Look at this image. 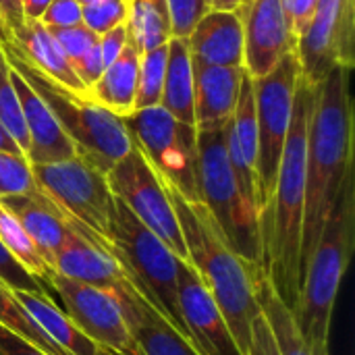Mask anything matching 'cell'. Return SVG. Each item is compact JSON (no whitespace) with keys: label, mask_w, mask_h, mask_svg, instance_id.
<instances>
[{"label":"cell","mask_w":355,"mask_h":355,"mask_svg":"<svg viewBox=\"0 0 355 355\" xmlns=\"http://www.w3.org/2000/svg\"><path fill=\"white\" fill-rule=\"evenodd\" d=\"M316 87L302 77L295 87L293 116L283 146L275 193L260 220L264 245V275L291 310H297L302 291V231L306 202V154Z\"/></svg>","instance_id":"cell-1"},{"label":"cell","mask_w":355,"mask_h":355,"mask_svg":"<svg viewBox=\"0 0 355 355\" xmlns=\"http://www.w3.org/2000/svg\"><path fill=\"white\" fill-rule=\"evenodd\" d=\"M349 69H333L316 87L308 131L302 277L343 185L354 177V106Z\"/></svg>","instance_id":"cell-2"},{"label":"cell","mask_w":355,"mask_h":355,"mask_svg":"<svg viewBox=\"0 0 355 355\" xmlns=\"http://www.w3.org/2000/svg\"><path fill=\"white\" fill-rule=\"evenodd\" d=\"M183 233L187 264L212 295L237 347L248 355L252 324L262 314L258 302V283L264 277L241 260L227 243L223 231L202 202H189L166 187Z\"/></svg>","instance_id":"cell-3"},{"label":"cell","mask_w":355,"mask_h":355,"mask_svg":"<svg viewBox=\"0 0 355 355\" xmlns=\"http://www.w3.org/2000/svg\"><path fill=\"white\" fill-rule=\"evenodd\" d=\"M354 237L355 189L352 177L329 212L320 237L306 262L300 302L293 312L302 337L312 347H329L333 310L354 254Z\"/></svg>","instance_id":"cell-4"},{"label":"cell","mask_w":355,"mask_h":355,"mask_svg":"<svg viewBox=\"0 0 355 355\" xmlns=\"http://www.w3.org/2000/svg\"><path fill=\"white\" fill-rule=\"evenodd\" d=\"M8 64L44 100L60 129L73 141L77 156L85 158L102 173H108L133 148L121 116L108 112L85 96L73 94L31 67L10 44H2Z\"/></svg>","instance_id":"cell-5"},{"label":"cell","mask_w":355,"mask_h":355,"mask_svg":"<svg viewBox=\"0 0 355 355\" xmlns=\"http://www.w3.org/2000/svg\"><path fill=\"white\" fill-rule=\"evenodd\" d=\"M198 198L233 252L254 270L264 275L260 214L243 200L231 171L227 156V125L198 131Z\"/></svg>","instance_id":"cell-6"},{"label":"cell","mask_w":355,"mask_h":355,"mask_svg":"<svg viewBox=\"0 0 355 355\" xmlns=\"http://www.w3.org/2000/svg\"><path fill=\"white\" fill-rule=\"evenodd\" d=\"M110 252L123 266L133 289L189 343V333L179 310L177 295V264L179 258L146 229L129 208L116 198Z\"/></svg>","instance_id":"cell-7"},{"label":"cell","mask_w":355,"mask_h":355,"mask_svg":"<svg viewBox=\"0 0 355 355\" xmlns=\"http://www.w3.org/2000/svg\"><path fill=\"white\" fill-rule=\"evenodd\" d=\"M35 187L52 200L64 216L85 235L110 250L116 198L106 173L81 156L62 162L31 166Z\"/></svg>","instance_id":"cell-8"},{"label":"cell","mask_w":355,"mask_h":355,"mask_svg":"<svg viewBox=\"0 0 355 355\" xmlns=\"http://www.w3.org/2000/svg\"><path fill=\"white\" fill-rule=\"evenodd\" d=\"M131 144L162 183L189 202L198 198V129L179 123L162 106H150L123 119Z\"/></svg>","instance_id":"cell-9"},{"label":"cell","mask_w":355,"mask_h":355,"mask_svg":"<svg viewBox=\"0 0 355 355\" xmlns=\"http://www.w3.org/2000/svg\"><path fill=\"white\" fill-rule=\"evenodd\" d=\"M300 81V62L297 54L289 52L279 60V64L264 77L254 79V94H256V123H258V212L260 220L266 214L279 162L283 154V146L289 133L291 116H293V102H295V87Z\"/></svg>","instance_id":"cell-10"},{"label":"cell","mask_w":355,"mask_h":355,"mask_svg":"<svg viewBox=\"0 0 355 355\" xmlns=\"http://www.w3.org/2000/svg\"><path fill=\"white\" fill-rule=\"evenodd\" d=\"M106 179L114 198H119L146 229L162 239L179 260L187 262L183 233L168 189L135 146L106 173Z\"/></svg>","instance_id":"cell-11"},{"label":"cell","mask_w":355,"mask_h":355,"mask_svg":"<svg viewBox=\"0 0 355 355\" xmlns=\"http://www.w3.org/2000/svg\"><path fill=\"white\" fill-rule=\"evenodd\" d=\"M48 283L60 304L58 308L98 347L112 355H144L112 291L71 281L56 272H52Z\"/></svg>","instance_id":"cell-12"},{"label":"cell","mask_w":355,"mask_h":355,"mask_svg":"<svg viewBox=\"0 0 355 355\" xmlns=\"http://www.w3.org/2000/svg\"><path fill=\"white\" fill-rule=\"evenodd\" d=\"M300 77L318 87L333 69H354L355 0H318L308 29L295 46Z\"/></svg>","instance_id":"cell-13"},{"label":"cell","mask_w":355,"mask_h":355,"mask_svg":"<svg viewBox=\"0 0 355 355\" xmlns=\"http://www.w3.org/2000/svg\"><path fill=\"white\" fill-rule=\"evenodd\" d=\"M243 67L252 79L268 75L283 56L295 52L297 40L289 29L281 0H241Z\"/></svg>","instance_id":"cell-14"},{"label":"cell","mask_w":355,"mask_h":355,"mask_svg":"<svg viewBox=\"0 0 355 355\" xmlns=\"http://www.w3.org/2000/svg\"><path fill=\"white\" fill-rule=\"evenodd\" d=\"M177 295L191 345L200 355H243L212 295L198 272L183 260L177 264Z\"/></svg>","instance_id":"cell-15"},{"label":"cell","mask_w":355,"mask_h":355,"mask_svg":"<svg viewBox=\"0 0 355 355\" xmlns=\"http://www.w3.org/2000/svg\"><path fill=\"white\" fill-rule=\"evenodd\" d=\"M227 156L243 200L258 210V123L254 79L248 75L241 81L235 110L227 123ZM260 214V212H258Z\"/></svg>","instance_id":"cell-16"},{"label":"cell","mask_w":355,"mask_h":355,"mask_svg":"<svg viewBox=\"0 0 355 355\" xmlns=\"http://www.w3.org/2000/svg\"><path fill=\"white\" fill-rule=\"evenodd\" d=\"M52 272L108 291H114L129 281L112 252L94 237L85 235L71 220L67 239L54 258Z\"/></svg>","instance_id":"cell-17"},{"label":"cell","mask_w":355,"mask_h":355,"mask_svg":"<svg viewBox=\"0 0 355 355\" xmlns=\"http://www.w3.org/2000/svg\"><path fill=\"white\" fill-rule=\"evenodd\" d=\"M10 79H12V85L21 104L23 121H25L27 135H29V148L25 154L29 164L31 166L52 164V162H62V160L77 156L73 141L60 129L50 108L12 67H10Z\"/></svg>","instance_id":"cell-18"},{"label":"cell","mask_w":355,"mask_h":355,"mask_svg":"<svg viewBox=\"0 0 355 355\" xmlns=\"http://www.w3.org/2000/svg\"><path fill=\"white\" fill-rule=\"evenodd\" d=\"M193 67V112L196 129H220L229 123L245 67H218L191 58Z\"/></svg>","instance_id":"cell-19"},{"label":"cell","mask_w":355,"mask_h":355,"mask_svg":"<svg viewBox=\"0 0 355 355\" xmlns=\"http://www.w3.org/2000/svg\"><path fill=\"white\" fill-rule=\"evenodd\" d=\"M123 308L129 331L144 355H200L127 281L112 291Z\"/></svg>","instance_id":"cell-20"},{"label":"cell","mask_w":355,"mask_h":355,"mask_svg":"<svg viewBox=\"0 0 355 355\" xmlns=\"http://www.w3.org/2000/svg\"><path fill=\"white\" fill-rule=\"evenodd\" d=\"M0 206L19 220V225L37 248L40 256L52 270L54 258L62 248L69 231V218L64 216V212L40 189L25 196L2 198Z\"/></svg>","instance_id":"cell-21"},{"label":"cell","mask_w":355,"mask_h":355,"mask_svg":"<svg viewBox=\"0 0 355 355\" xmlns=\"http://www.w3.org/2000/svg\"><path fill=\"white\" fill-rule=\"evenodd\" d=\"M193 60L243 67V23L237 10H208L185 37Z\"/></svg>","instance_id":"cell-22"},{"label":"cell","mask_w":355,"mask_h":355,"mask_svg":"<svg viewBox=\"0 0 355 355\" xmlns=\"http://www.w3.org/2000/svg\"><path fill=\"white\" fill-rule=\"evenodd\" d=\"M8 44L42 75H46L48 79H52L54 83L62 85L73 94L87 98V89L79 81L69 56L54 40L50 29L44 27L40 21H25L12 33V42Z\"/></svg>","instance_id":"cell-23"},{"label":"cell","mask_w":355,"mask_h":355,"mask_svg":"<svg viewBox=\"0 0 355 355\" xmlns=\"http://www.w3.org/2000/svg\"><path fill=\"white\" fill-rule=\"evenodd\" d=\"M139 58L141 50L133 44L131 37H127V44L116 60L110 62L87 89V98L121 119L135 112Z\"/></svg>","instance_id":"cell-24"},{"label":"cell","mask_w":355,"mask_h":355,"mask_svg":"<svg viewBox=\"0 0 355 355\" xmlns=\"http://www.w3.org/2000/svg\"><path fill=\"white\" fill-rule=\"evenodd\" d=\"M12 295L17 304L23 308V312L60 352H64L67 355L98 354L100 347L92 339H87L52 300L25 291H12Z\"/></svg>","instance_id":"cell-25"},{"label":"cell","mask_w":355,"mask_h":355,"mask_svg":"<svg viewBox=\"0 0 355 355\" xmlns=\"http://www.w3.org/2000/svg\"><path fill=\"white\" fill-rule=\"evenodd\" d=\"M160 106L179 123L196 127L193 67H191V54L185 37L168 40V56H166V73H164Z\"/></svg>","instance_id":"cell-26"},{"label":"cell","mask_w":355,"mask_h":355,"mask_svg":"<svg viewBox=\"0 0 355 355\" xmlns=\"http://www.w3.org/2000/svg\"><path fill=\"white\" fill-rule=\"evenodd\" d=\"M258 302L260 310L275 335L281 355H329V347H312L302 337L293 312L279 300L268 279L262 277L258 283Z\"/></svg>","instance_id":"cell-27"},{"label":"cell","mask_w":355,"mask_h":355,"mask_svg":"<svg viewBox=\"0 0 355 355\" xmlns=\"http://www.w3.org/2000/svg\"><path fill=\"white\" fill-rule=\"evenodd\" d=\"M127 4L129 37L141 52L158 48L173 37L166 0H127Z\"/></svg>","instance_id":"cell-28"},{"label":"cell","mask_w":355,"mask_h":355,"mask_svg":"<svg viewBox=\"0 0 355 355\" xmlns=\"http://www.w3.org/2000/svg\"><path fill=\"white\" fill-rule=\"evenodd\" d=\"M0 243L31 277H35L37 281H42L44 285L50 287V283H48L52 277L50 266L44 262V258L40 256V252L33 245V241L29 239V235L19 225V220L2 206H0Z\"/></svg>","instance_id":"cell-29"},{"label":"cell","mask_w":355,"mask_h":355,"mask_svg":"<svg viewBox=\"0 0 355 355\" xmlns=\"http://www.w3.org/2000/svg\"><path fill=\"white\" fill-rule=\"evenodd\" d=\"M0 327H4L6 331H10L12 335L21 337L23 341L35 345L37 349H42L48 355H67L60 352L40 329L37 324L23 312V308L17 304L12 291L0 281Z\"/></svg>","instance_id":"cell-30"},{"label":"cell","mask_w":355,"mask_h":355,"mask_svg":"<svg viewBox=\"0 0 355 355\" xmlns=\"http://www.w3.org/2000/svg\"><path fill=\"white\" fill-rule=\"evenodd\" d=\"M166 56L168 42L141 52L139 58V77H137V94H135V110L160 106L164 73H166Z\"/></svg>","instance_id":"cell-31"},{"label":"cell","mask_w":355,"mask_h":355,"mask_svg":"<svg viewBox=\"0 0 355 355\" xmlns=\"http://www.w3.org/2000/svg\"><path fill=\"white\" fill-rule=\"evenodd\" d=\"M0 125L6 129V133L12 137V141L19 146V150L23 154H27L29 135H27L21 104H19L12 79H10V67H8L2 46H0Z\"/></svg>","instance_id":"cell-32"},{"label":"cell","mask_w":355,"mask_h":355,"mask_svg":"<svg viewBox=\"0 0 355 355\" xmlns=\"http://www.w3.org/2000/svg\"><path fill=\"white\" fill-rule=\"evenodd\" d=\"M35 189L29 160L23 154L0 152V200L33 193Z\"/></svg>","instance_id":"cell-33"},{"label":"cell","mask_w":355,"mask_h":355,"mask_svg":"<svg viewBox=\"0 0 355 355\" xmlns=\"http://www.w3.org/2000/svg\"><path fill=\"white\" fill-rule=\"evenodd\" d=\"M129 4L127 0H87L81 4V23L89 27L98 37L127 23Z\"/></svg>","instance_id":"cell-34"},{"label":"cell","mask_w":355,"mask_h":355,"mask_svg":"<svg viewBox=\"0 0 355 355\" xmlns=\"http://www.w3.org/2000/svg\"><path fill=\"white\" fill-rule=\"evenodd\" d=\"M0 281L10 289V291H25V293H37L42 297H48L56 304V297L48 285L31 277L0 243Z\"/></svg>","instance_id":"cell-35"},{"label":"cell","mask_w":355,"mask_h":355,"mask_svg":"<svg viewBox=\"0 0 355 355\" xmlns=\"http://www.w3.org/2000/svg\"><path fill=\"white\" fill-rule=\"evenodd\" d=\"M166 8L173 37H187L196 23L210 10L206 0H166Z\"/></svg>","instance_id":"cell-36"},{"label":"cell","mask_w":355,"mask_h":355,"mask_svg":"<svg viewBox=\"0 0 355 355\" xmlns=\"http://www.w3.org/2000/svg\"><path fill=\"white\" fill-rule=\"evenodd\" d=\"M50 33L60 44V48L69 56L71 64L75 60H79L83 54H87L98 44V35L83 23L69 25V27H54V29H50Z\"/></svg>","instance_id":"cell-37"},{"label":"cell","mask_w":355,"mask_h":355,"mask_svg":"<svg viewBox=\"0 0 355 355\" xmlns=\"http://www.w3.org/2000/svg\"><path fill=\"white\" fill-rule=\"evenodd\" d=\"M40 23L48 29L69 27L81 23V2L79 0H52L42 15Z\"/></svg>","instance_id":"cell-38"},{"label":"cell","mask_w":355,"mask_h":355,"mask_svg":"<svg viewBox=\"0 0 355 355\" xmlns=\"http://www.w3.org/2000/svg\"><path fill=\"white\" fill-rule=\"evenodd\" d=\"M281 6H283L285 19L289 23V29L297 40L308 29V25L314 17V10L318 6V0H281Z\"/></svg>","instance_id":"cell-39"},{"label":"cell","mask_w":355,"mask_h":355,"mask_svg":"<svg viewBox=\"0 0 355 355\" xmlns=\"http://www.w3.org/2000/svg\"><path fill=\"white\" fill-rule=\"evenodd\" d=\"M127 37H129V27L127 23H121L116 25L114 29L106 31L104 35L98 37V46H100V54H102V64L104 69L116 60V56L123 52L125 44H127Z\"/></svg>","instance_id":"cell-40"},{"label":"cell","mask_w":355,"mask_h":355,"mask_svg":"<svg viewBox=\"0 0 355 355\" xmlns=\"http://www.w3.org/2000/svg\"><path fill=\"white\" fill-rule=\"evenodd\" d=\"M248 355H281L264 314H260L252 324V341H250Z\"/></svg>","instance_id":"cell-41"},{"label":"cell","mask_w":355,"mask_h":355,"mask_svg":"<svg viewBox=\"0 0 355 355\" xmlns=\"http://www.w3.org/2000/svg\"><path fill=\"white\" fill-rule=\"evenodd\" d=\"M73 69L79 77V81L83 83L85 89H89L94 85V81L102 75L104 64H102V54H100V46L96 44L87 54H83L79 60L73 62Z\"/></svg>","instance_id":"cell-42"},{"label":"cell","mask_w":355,"mask_h":355,"mask_svg":"<svg viewBox=\"0 0 355 355\" xmlns=\"http://www.w3.org/2000/svg\"><path fill=\"white\" fill-rule=\"evenodd\" d=\"M0 355H48L35 345L23 341L21 337L12 335L4 327H0Z\"/></svg>","instance_id":"cell-43"},{"label":"cell","mask_w":355,"mask_h":355,"mask_svg":"<svg viewBox=\"0 0 355 355\" xmlns=\"http://www.w3.org/2000/svg\"><path fill=\"white\" fill-rule=\"evenodd\" d=\"M0 15L6 27L10 29V33H15L25 23L23 12H21V0H0Z\"/></svg>","instance_id":"cell-44"},{"label":"cell","mask_w":355,"mask_h":355,"mask_svg":"<svg viewBox=\"0 0 355 355\" xmlns=\"http://www.w3.org/2000/svg\"><path fill=\"white\" fill-rule=\"evenodd\" d=\"M52 0H21V12L25 21H40Z\"/></svg>","instance_id":"cell-45"},{"label":"cell","mask_w":355,"mask_h":355,"mask_svg":"<svg viewBox=\"0 0 355 355\" xmlns=\"http://www.w3.org/2000/svg\"><path fill=\"white\" fill-rule=\"evenodd\" d=\"M0 152H10V154H23L21 150H19V146L12 141V137L6 133V129L0 125ZM25 156V154H23Z\"/></svg>","instance_id":"cell-46"},{"label":"cell","mask_w":355,"mask_h":355,"mask_svg":"<svg viewBox=\"0 0 355 355\" xmlns=\"http://www.w3.org/2000/svg\"><path fill=\"white\" fill-rule=\"evenodd\" d=\"M212 10H237L241 0H206Z\"/></svg>","instance_id":"cell-47"},{"label":"cell","mask_w":355,"mask_h":355,"mask_svg":"<svg viewBox=\"0 0 355 355\" xmlns=\"http://www.w3.org/2000/svg\"><path fill=\"white\" fill-rule=\"evenodd\" d=\"M96 355H112L110 354V352H106V349H102V347H100V349H98V354Z\"/></svg>","instance_id":"cell-48"}]
</instances>
